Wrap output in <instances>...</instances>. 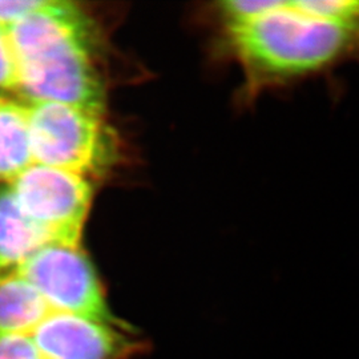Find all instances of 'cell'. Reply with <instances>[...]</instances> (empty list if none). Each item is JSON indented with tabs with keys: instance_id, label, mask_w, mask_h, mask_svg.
I'll list each match as a JSON object with an SVG mask.
<instances>
[{
	"instance_id": "6da1fadb",
	"label": "cell",
	"mask_w": 359,
	"mask_h": 359,
	"mask_svg": "<svg viewBox=\"0 0 359 359\" xmlns=\"http://www.w3.org/2000/svg\"><path fill=\"white\" fill-rule=\"evenodd\" d=\"M7 34L18 90L29 102L67 104L103 116L105 92L92 60L88 25L74 3L46 0Z\"/></svg>"
},
{
	"instance_id": "7a4b0ae2",
	"label": "cell",
	"mask_w": 359,
	"mask_h": 359,
	"mask_svg": "<svg viewBox=\"0 0 359 359\" xmlns=\"http://www.w3.org/2000/svg\"><path fill=\"white\" fill-rule=\"evenodd\" d=\"M237 51L264 81L285 83L359 63V28L337 26L295 10L292 1L229 25Z\"/></svg>"
},
{
	"instance_id": "3957f363",
	"label": "cell",
	"mask_w": 359,
	"mask_h": 359,
	"mask_svg": "<svg viewBox=\"0 0 359 359\" xmlns=\"http://www.w3.org/2000/svg\"><path fill=\"white\" fill-rule=\"evenodd\" d=\"M35 164L59 168L90 179L109 167L114 144L103 116L52 102L27 104Z\"/></svg>"
},
{
	"instance_id": "277c9868",
	"label": "cell",
	"mask_w": 359,
	"mask_h": 359,
	"mask_svg": "<svg viewBox=\"0 0 359 359\" xmlns=\"http://www.w3.org/2000/svg\"><path fill=\"white\" fill-rule=\"evenodd\" d=\"M16 271L38 290L51 311L120 325L112 316L100 280L80 245H44Z\"/></svg>"
},
{
	"instance_id": "5b68a950",
	"label": "cell",
	"mask_w": 359,
	"mask_h": 359,
	"mask_svg": "<svg viewBox=\"0 0 359 359\" xmlns=\"http://www.w3.org/2000/svg\"><path fill=\"white\" fill-rule=\"evenodd\" d=\"M22 210L51 237V243L79 246L92 201L90 179L74 172L32 164L11 181Z\"/></svg>"
},
{
	"instance_id": "8992f818",
	"label": "cell",
	"mask_w": 359,
	"mask_h": 359,
	"mask_svg": "<svg viewBox=\"0 0 359 359\" xmlns=\"http://www.w3.org/2000/svg\"><path fill=\"white\" fill-rule=\"evenodd\" d=\"M41 359H121L129 351L120 325L51 311L31 334Z\"/></svg>"
},
{
	"instance_id": "52a82bcc",
	"label": "cell",
	"mask_w": 359,
	"mask_h": 359,
	"mask_svg": "<svg viewBox=\"0 0 359 359\" xmlns=\"http://www.w3.org/2000/svg\"><path fill=\"white\" fill-rule=\"evenodd\" d=\"M50 243V234L22 210L10 187H0V274L16 271Z\"/></svg>"
},
{
	"instance_id": "ba28073f",
	"label": "cell",
	"mask_w": 359,
	"mask_h": 359,
	"mask_svg": "<svg viewBox=\"0 0 359 359\" xmlns=\"http://www.w3.org/2000/svg\"><path fill=\"white\" fill-rule=\"evenodd\" d=\"M51 309L18 271L0 274V335L32 334Z\"/></svg>"
},
{
	"instance_id": "9c48e42d",
	"label": "cell",
	"mask_w": 359,
	"mask_h": 359,
	"mask_svg": "<svg viewBox=\"0 0 359 359\" xmlns=\"http://www.w3.org/2000/svg\"><path fill=\"white\" fill-rule=\"evenodd\" d=\"M34 164L26 104L0 96V181H13Z\"/></svg>"
},
{
	"instance_id": "30bf717a",
	"label": "cell",
	"mask_w": 359,
	"mask_h": 359,
	"mask_svg": "<svg viewBox=\"0 0 359 359\" xmlns=\"http://www.w3.org/2000/svg\"><path fill=\"white\" fill-rule=\"evenodd\" d=\"M295 10L337 26L359 28V0H298Z\"/></svg>"
},
{
	"instance_id": "8fae6325",
	"label": "cell",
	"mask_w": 359,
	"mask_h": 359,
	"mask_svg": "<svg viewBox=\"0 0 359 359\" xmlns=\"http://www.w3.org/2000/svg\"><path fill=\"white\" fill-rule=\"evenodd\" d=\"M280 4L281 1L271 0H231L224 1L221 7L224 13L228 16L229 25H234L269 13L271 10L277 8Z\"/></svg>"
},
{
	"instance_id": "7c38bea8",
	"label": "cell",
	"mask_w": 359,
	"mask_h": 359,
	"mask_svg": "<svg viewBox=\"0 0 359 359\" xmlns=\"http://www.w3.org/2000/svg\"><path fill=\"white\" fill-rule=\"evenodd\" d=\"M0 359H41L31 334L0 335Z\"/></svg>"
},
{
	"instance_id": "4fadbf2b",
	"label": "cell",
	"mask_w": 359,
	"mask_h": 359,
	"mask_svg": "<svg viewBox=\"0 0 359 359\" xmlns=\"http://www.w3.org/2000/svg\"><path fill=\"white\" fill-rule=\"evenodd\" d=\"M18 65L7 29L0 27V90H18Z\"/></svg>"
},
{
	"instance_id": "5bb4252c",
	"label": "cell",
	"mask_w": 359,
	"mask_h": 359,
	"mask_svg": "<svg viewBox=\"0 0 359 359\" xmlns=\"http://www.w3.org/2000/svg\"><path fill=\"white\" fill-rule=\"evenodd\" d=\"M43 4V0H0V27L8 29Z\"/></svg>"
}]
</instances>
